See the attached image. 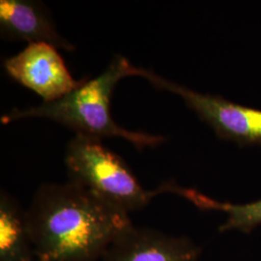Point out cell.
Here are the masks:
<instances>
[{
    "label": "cell",
    "instance_id": "1",
    "mask_svg": "<svg viewBox=\"0 0 261 261\" xmlns=\"http://www.w3.org/2000/svg\"><path fill=\"white\" fill-rule=\"evenodd\" d=\"M37 261H96L120 234L130 216L70 181L39 187L27 210Z\"/></svg>",
    "mask_w": 261,
    "mask_h": 261
},
{
    "label": "cell",
    "instance_id": "2",
    "mask_svg": "<svg viewBox=\"0 0 261 261\" xmlns=\"http://www.w3.org/2000/svg\"><path fill=\"white\" fill-rule=\"evenodd\" d=\"M140 68L128 58L115 56L101 75L84 80L76 89L54 102H43L25 109H14L1 117L3 123L27 118H46L60 123L75 135L102 140L121 138L130 141L139 150L156 147L166 139L163 136L124 129L116 124L111 114V99L115 85L122 79L140 75Z\"/></svg>",
    "mask_w": 261,
    "mask_h": 261
},
{
    "label": "cell",
    "instance_id": "3",
    "mask_svg": "<svg viewBox=\"0 0 261 261\" xmlns=\"http://www.w3.org/2000/svg\"><path fill=\"white\" fill-rule=\"evenodd\" d=\"M65 166L69 181L89 190L130 214L160 195L147 191L124 160L106 147L102 140L75 135L67 144Z\"/></svg>",
    "mask_w": 261,
    "mask_h": 261
},
{
    "label": "cell",
    "instance_id": "4",
    "mask_svg": "<svg viewBox=\"0 0 261 261\" xmlns=\"http://www.w3.org/2000/svg\"><path fill=\"white\" fill-rule=\"evenodd\" d=\"M154 87L180 96L187 106L224 140L242 145H261V111L227 101L223 97L196 92L147 69L140 75Z\"/></svg>",
    "mask_w": 261,
    "mask_h": 261
},
{
    "label": "cell",
    "instance_id": "5",
    "mask_svg": "<svg viewBox=\"0 0 261 261\" xmlns=\"http://www.w3.org/2000/svg\"><path fill=\"white\" fill-rule=\"evenodd\" d=\"M7 74L38 94L44 102H54L76 89V81L69 72L58 48L47 43H32L4 62Z\"/></svg>",
    "mask_w": 261,
    "mask_h": 261
},
{
    "label": "cell",
    "instance_id": "6",
    "mask_svg": "<svg viewBox=\"0 0 261 261\" xmlns=\"http://www.w3.org/2000/svg\"><path fill=\"white\" fill-rule=\"evenodd\" d=\"M200 248L188 237L132 225L110 245L103 261H197Z\"/></svg>",
    "mask_w": 261,
    "mask_h": 261
},
{
    "label": "cell",
    "instance_id": "7",
    "mask_svg": "<svg viewBox=\"0 0 261 261\" xmlns=\"http://www.w3.org/2000/svg\"><path fill=\"white\" fill-rule=\"evenodd\" d=\"M0 34L8 41L47 43L67 51L75 50V46L57 31L45 4L37 0H1Z\"/></svg>",
    "mask_w": 261,
    "mask_h": 261
},
{
    "label": "cell",
    "instance_id": "8",
    "mask_svg": "<svg viewBox=\"0 0 261 261\" xmlns=\"http://www.w3.org/2000/svg\"><path fill=\"white\" fill-rule=\"evenodd\" d=\"M27 210L5 191L0 194V261H34Z\"/></svg>",
    "mask_w": 261,
    "mask_h": 261
},
{
    "label": "cell",
    "instance_id": "9",
    "mask_svg": "<svg viewBox=\"0 0 261 261\" xmlns=\"http://www.w3.org/2000/svg\"><path fill=\"white\" fill-rule=\"evenodd\" d=\"M157 189L160 194L172 193L183 196L199 209L224 212L226 219L219 228L221 232L235 230L247 233L261 225V199L245 204H233L219 201L195 189L179 186L173 182H166Z\"/></svg>",
    "mask_w": 261,
    "mask_h": 261
}]
</instances>
